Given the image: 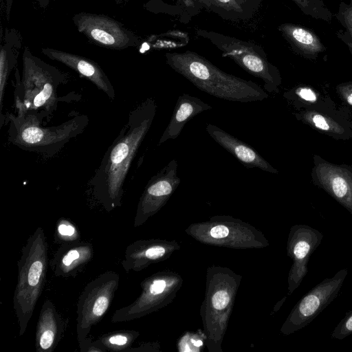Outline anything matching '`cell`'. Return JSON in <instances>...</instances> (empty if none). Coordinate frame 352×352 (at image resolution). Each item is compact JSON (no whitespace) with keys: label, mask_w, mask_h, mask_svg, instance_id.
Instances as JSON below:
<instances>
[{"label":"cell","mask_w":352,"mask_h":352,"mask_svg":"<svg viewBox=\"0 0 352 352\" xmlns=\"http://www.w3.org/2000/svg\"><path fill=\"white\" fill-rule=\"evenodd\" d=\"M157 108L155 100L148 98L129 112L127 121L87 183L91 195L107 212L122 206L124 182Z\"/></svg>","instance_id":"1"},{"label":"cell","mask_w":352,"mask_h":352,"mask_svg":"<svg viewBox=\"0 0 352 352\" xmlns=\"http://www.w3.org/2000/svg\"><path fill=\"white\" fill-rule=\"evenodd\" d=\"M164 56L173 70L212 96L239 102L262 101L268 97L254 82L226 73L196 52H168Z\"/></svg>","instance_id":"2"},{"label":"cell","mask_w":352,"mask_h":352,"mask_svg":"<svg viewBox=\"0 0 352 352\" xmlns=\"http://www.w3.org/2000/svg\"><path fill=\"white\" fill-rule=\"evenodd\" d=\"M16 69V113L33 114L42 122L49 120L57 109L58 87L67 82V74L32 54L28 47L23 51L21 77Z\"/></svg>","instance_id":"3"},{"label":"cell","mask_w":352,"mask_h":352,"mask_svg":"<svg viewBox=\"0 0 352 352\" xmlns=\"http://www.w3.org/2000/svg\"><path fill=\"white\" fill-rule=\"evenodd\" d=\"M242 276L219 265L207 268L200 316L209 352H222V343Z\"/></svg>","instance_id":"4"},{"label":"cell","mask_w":352,"mask_h":352,"mask_svg":"<svg viewBox=\"0 0 352 352\" xmlns=\"http://www.w3.org/2000/svg\"><path fill=\"white\" fill-rule=\"evenodd\" d=\"M48 264L47 243L44 230L38 227L29 236L17 262L18 276L13 308L20 336L25 333L42 293Z\"/></svg>","instance_id":"5"},{"label":"cell","mask_w":352,"mask_h":352,"mask_svg":"<svg viewBox=\"0 0 352 352\" xmlns=\"http://www.w3.org/2000/svg\"><path fill=\"white\" fill-rule=\"evenodd\" d=\"M8 140L15 146L51 157L71 140L81 134L89 124L86 115H76L52 126H42L39 118L30 113H6Z\"/></svg>","instance_id":"6"},{"label":"cell","mask_w":352,"mask_h":352,"mask_svg":"<svg viewBox=\"0 0 352 352\" xmlns=\"http://www.w3.org/2000/svg\"><path fill=\"white\" fill-rule=\"evenodd\" d=\"M185 232L201 243L217 247L249 249L270 245L261 231L230 215H214L207 221L191 223Z\"/></svg>","instance_id":"7"},{"label":"cell","mask_w":352,"mask_h":352,"mask_svg":"<svg viewBox=\"0 0 352 352\" xmlns=\"http://www.w3.org/2000/svg\"><path fill=\"white\" fill-rule=\"evenodd\" d=\"M197 34L209 40L223 56L232 59L248 74L262 80L265 91H276L280 82L278 70L268 61L259 45L212 31L198 30Z\"/></svg>","instance_id":"8"},{"label":"cell","mask_w":352,"mask_h":352,"mask_svg":"<svg viewBox=\"0 0 352 352\" xmlns=\"http://www.w3.org/2000/svg\"><path fill=\"white\" fill-rule=\"evenodd\" d=\"M183 278L176 272L164 270L144 278L141 293L129 305L117 309L111 322H127L155 312L171 303L182 287Z\"/></svg>","instance_id":"9"},{"label":"cell","mask_w":352,"mask_h":352,"mask_svg":"<svg viewBox=\"0 0 352 352\" xmlns=\"http://www.w3.org/2000/svg\"><path fill=\"white\" fill-rule=\"evenodd\" d=\"M120 276L107 271L90 281L79 296L76 305V335L79 346L89 337L91 327L102 319L118 288Z\"/></svg>","instance_id":"10"},{"label":"cell","mask_w":352,"mask_h":352,"mask_svg":"<svg viewBox=\"0 0 352 352\" xmlns=\"http://www.w3.org/2000/svg\"><path fill=\"white\" fill-rule=\"evenodd\" d=\"M348 270H340L333 276L326 278L306 293L293 307L280 327L289 336L308 325L338 296L347 276Z\"/></svg>","instance_id":"11"},{"label":"cell","mask_w":352,"mask_h":352,"mask_svg":"<svg viewBox=\"0 0 352 352\" xmlns=\"http://www.w3.org/2000/svg\"><path fill=\"white\" fill-rule=\"evenodd\" d=\"M76 30L94 45L122 50L137 47L140 38L120 21L104 14L81 12L72 18Z\"/></svg>","instance_id":"12"},{"label":"cell","mask_w":352,"mask_h":352,"mask_svg":"<svg viewBox=\"0 0 352 352\" xmlns=\"http://www.w3.org/2000/svg\"><path fill=\"white\" fill-rule=\"evenodd\" d=\"M178 164L170 160L148 182L138 204L134 227L143 225L167 203L181 183Z\"/></svg>","instance_id":"13"},{"label":"cell","mask_w":352,"mask_h":352,"mask_svg":"<svg viewBox=\"0 0 352 352\" xmlns=\"http://www.w3.org/2000/svg\"><path fill=\"white\" fill-rule=\"evenodd\" d=\"M323 235L318 230L305 224L292 226L287 243V254L293 263L288 274V295L300 285L308 272L311 255L319 246Z\"/></svg>","instance_id":"14"},{"label":"cell","mask_w":352,"mask_h":352,"mask_svg":"<svg viewBox=\"0 0 352 352\" xmlns=\"http://www.w3.org/2000/svg\"><path fill=\"white\" fill-rule=\"evenodd\" d=\"M179 249L180 244L175 240H138L126 247L121 265L127 273L140 272L151 265L168 259Z\"/></svg>","instance_id":"15"},{"label":"cell","mask_w":352,"mask_h":352,"mask_svg":"<svg viewBox=\"0 0 352 352\" xmlns=\"http://www.w3.org/2000/svg\"><path fill=\"white\" fill-rule=\"evenodd\" d=\"M41 53L52 60L60 63L87 78L109 99L116 98V91L108 76L95 61L85 56L53 49L43 47Z\"/></svg>","instance_id":"16"},{"label":"cell","mask_w":352,"mask_h":352,"mask_svg":"<svg viewBox=\"0 0 352 352\" xmlns=\"http://www.w3.org/2000/svg\"><path fill=\"white\" fill-rule=\"evenodd\" d=\"M94 254L92 244L80 240L63 243L50 261L56 277H75L91 261Z\"/></svg>","instance_id":"17"},{"label":"cell","mask_w":352,"mask_h":352,"mask_svg":"<svg viewBox=\"0 0 352 352\" xmlns=\"http://www.w3.org/2000/svg\"><path fill=\"white\" fill-rule=\"evenodd\" d=\"M67 320L63 318L49 299L43 304L36 323V352H52L64 336Z\"/></svg>","instance_id":"18"},{"label":"cell","mask_w":352,"mask_h":352,"mask_svg":"<svg viewBox=\"0 0 352 352\" xmlns=\"http://www.w3.org/2000/svg\"><path fill=\"white\" fill-rule=\"evenodd\" d=\"M206 129L217 144L231 153L247 168H257L271 173L278 172L251 146L219 126L208 123Z\"/></svg>","instance_id":"19"},{"label":"cell","mask_w":352,"mask_h":352,"mask_svg":"<svg viewBox=\"0 0 352 352\" xmlns=\"http://www.w3.org/2000/svg\"><path fill=\"white\" fill-rule=\"evenodd\" d=\"M212 109V107L197 97L188 94L180 95L176 102L170 121L158 142V146L168 140L176 139L186 124L197 115L204 111Z\"/></svg>","instance_id":"20"},{"label":"cell","mask_w":352,"mask_h":352,"mask_svg":"<svg viewBox=\"0 0 352 352\" xmlns=\"http://www.w3.org/2000/svg\"><path fill=\"white\" fill-rule=\"evenodd\" d=\"M22 46V38L19 32L14 29H6L4 38H1L0 51V128L6 122L3 114V98L8 79L15 67L19 50Z\"/></svg>","instance_id":"21"},{"label":"cell","mask_w":352,"mask_h":352,"mask_svg":"<svg viewBox=\"0 0 352 352\" xmlns=\"http://www.w3.org/2000/svg\"><path fill=\"white\" fill-rule=\"evenodd\" d=\"M278 30L295 48L304 53L314 54L324 50L320 38L309 30L292 23H283Z\"/></svg>","instance_id":"22"},{"label":"cell","mask_w":352,"mask_h":352,"mask_svg":"<svg viewBox=\"0 0 352 352\" xmlns=\"http://www.w3.org/2000/svg\"><path fill=\"white\" fill-rule=\"evenodd\" d=\"M139 336L135 330H119L103 334L96 341L105 351L126 352Z\"/></svg>","instance_id":"23"},{"label":"cell","mask_w":352,"mask_h":352,"mask_svg":"<svg viewBox=\"0 0 352 352\" xmlns=\"http://www.w3.org/2000/svg\"><path fill=\"white\" fill-rule=\"evenodd\" d=\"M206 336L203 331L197 332L187 331L182 335L177 342L179 351H201L206 346Z\"/></svg>","instance_id":"24"},{"label":"cell","mask_w":352,"mask_h":352,"mask_svg":"<svg viewBox=\"0 0 352 352\" xmlns=\"http://www.w3.org/2000/svg\"><path fill=\"white\" fill-rule=\"evenodd\" d=\"M307 15L329 21L331 14L321 0H292Z\"/></svg>","instance_id":"25"},{"label":"cell","mask_w":352,"mask_h":352,"mask_svg":"<svg viewBox=\"0 0 352 352\" xmlns=\"http://www.w3.org/2000/svg\"><path fill=\"white\" fill-rule=\"evenodd\" d=\"M57 237L63 243L80 240V234L77 227L69 220L61 218L56 224Z\"/></svg>","instance_id":"26"},{"label":"cell","mask_w":352,"mask_h":352,"mask_svg":"<svg viewBox=\"0 0 352 352\" xmlns=\"http://www.w3.org/2000/svg\"><path fill=\"white\" fill-rule=\"evenodd\" d=\"M352 334V310L346 313L344 317L335 327L331 333V338L342 340Z\"/></svg>","instance_id":"27"},{"label":"cell","mask_w":352,"mask_h":352,"mask_svg":"<svg viewBox=\"0 0 352 352\" xmlns=\"http://www.w3.org/2000/svg\"><path fill=\"white\" fill-rule=\"evenodd\" d=\"M245 0H210L211 8L214 6L226 12L242 13L244 11Z\"/></svg>","instance_id":"28"},{"label":"cell","mask_w":352,"mask_h":352,"mask_svg":"<svg viewBox=\"0 0 352 352\" xmlns=\"http://www.w3.org/2000/svg\"><path fill=\"white\" fill-rule=\"evenodd\" d=\"M181 6L189 14H196L202 8H211L210 0H177Z\"/></svg>","instance_id":"29"},{"label":"cell","mask_w":352,"mask_h":352,"mask_svg":"<svg viewBox=\"0 0 352 352\" xmlns=\"http://www.w3.org/2000/svg\"><path fill=\"white\" fill-rule=\"evenodd\" d=\"M129 351H140V352H156L160 351V346L157 342H149L142 344L138 348L131 349L128 350Z\"/></svg>","instance_id":"30"},{"label":"cell","mask_w":352,"mask_h":352,"mask_svg":"<svg viewBox=\"0 0 352 352\" xmlns=\"http://www.w3.org/2000/svg\"><path fill=\"white\" fill-rule=\"evenodd\" d=\"M342 21L352 37V4L346 6L342 13Z\"/></svg>","instance_id":"31"},{"label":"cell","mask_w":352,"mask_h":352,"mask_svg":"<svg viewBox=\"0 0 352 352\" xmlns=\"http://www.w3.org/2000/svg\"><path fill=\"white\" fill-rule=\"evenodd\" d=\"M297 94L300 98L307 101H314L316 99L315 94L309 89H300Z\"/></svg>","instance_id":"32"},{"label":"cell","mask_w":352,"mask_h":352,"mask_svg":"<svg viewBox=\"0 0 352 352\" xmlns=\"http://www.w3.org/2000/svg\"><path fill=\"white\" fill-rule=\"evenodd\" d=\"M313 122L316 126L322 130H328L329 126L325 120L324 118L320 115H315L313 118Z\"/></svg>","instance_id":"33"},{"label":"cell","mask_w":352,"mask_h":352,"mask_svg":"<svg viewBox=\"0 0 352 352\" xmlns=\"http://www.w3.org/2000/svg\"><path fill=\"white\" fill-rule=\"evenodd\" d=\"M14 0H6L5 1V14L7 20L10 19V11Z\"/></svg>","instance_id":"34"},{"label":"cell","mask_w":352,"mask_h":352,"mask_svg":"<svg viewBox=\"0 0 352 352\" xmlns=\"http://www.w3.org/2000/svg\"><path fill=\"white\" fill-rule=\"evenodd\" d=\"M286 298H287V296H284L281 300H280L278 302H277V303L274 307L272 314H275L276 312H277L279 310V309L281 307L283 304L285 302Z\"/></svg>","instance_id":"35"},{"label":"cell","mask_w":352,"mask_h":352,"mask_svg":"<svg viewBox=\"0 0 352 352\" xmlns=\"http://www.w3.org/2000/svg\"><path fill=\"white\" fill-rule=\"evenodd\" d=\"M38 6L41 8H46L49 3H50V0H35Z\"/></svg>","instance_id":"36"},{"label":"cell","mask_w":352,"mask_h":352,"mask_svg":"<svg viewBox=\"0 0 352 352\" xmlns=\"http://www.w3.org/2000/svg\"><path fill=\"white\" fill-rule=\"evenodd\" d=\"M1 2V12L3 13L4 12L3 9L5 10V6L3 4V0H0Z\"/></svg>","instance_id":"37"},{"label":"cell","mask_w":352,"mask_h":352,"mask_svg":"<svg viewBox=\"0 0 352 352\" xmlns=\"http://www.w3.org/2000/svg\"><path fill=\"white\" fill-rule=\"evenodd\" d=\"M114 1L118 4H123V3H126V1H128V0H114Z\"/></svg>","instance_id":"38"},{"label":"cell","mask_w":352,"mask_h":352,"mask_svg":"<svg viewBox=\"0 0 352 352\" xmlns=\"http://www.w3.org/2000/svg\"><path fill=\"white\" fill-rule=\"evenodd\" d=\"M347 101L350 104L352 105V94L348 96Z\"/></svg>","instance_id":"39"},{"label":"cell","mask_w":352,"mask_h":352,"mask_svg":"<svg viewBox=\"0 0 352 352\" xmlns=\"http://www.w3.org/2000/svg\"><path fill=\"white\" fill-rule=\"evenodd\" d=\"M346 43H347V45H348V46L350 47V49H351V50H352V43H350V42H347Z\"/></svg>","instance_id":"40"},{"label":"cell","mask_w":352,"mask_h":352,"mask_svg":"<svg viewBox=\"0 0 352 352\" xmlns=\"http://www.w3.org/2000/svg\"><path fill=\"white\" fill-rule=\"evenodd\" d=\"M170 1H174V0H170Z\"/></svg>","instance_id":"41"}]
</instances>
